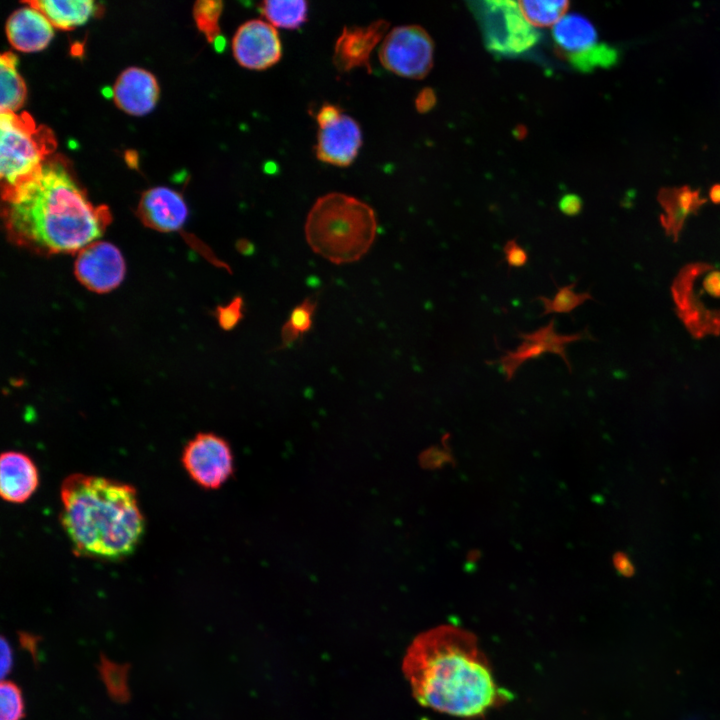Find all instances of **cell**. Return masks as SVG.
<instances>
[{
    "instance_id": "26",
    "label": "cell",
    "mask_w": 720,
    "mask_h": 720,
    "mask_svg": "<svg viewBox=\"0 0 720 720\" xmlns=\"http://www.w3.org/2000/svg\"><path fill=\"white\" fill-rule=\"evenodd\" d=\"M503 352L505 353L497 361L489 362V364L499 363L506 380L510 381L522 364L539 358L546 350L537 342L523 339V342L515 350H505Z\"/></svg>"
},
{
    "instance_id": "13",
    "label": "cell",
    "mask_w": 720,
    "mask_h": 720,
    "mask_svg": "<svg viewBox=\"0 0 720 720\" xmlns=\"http://www.w3.org/2000/svg\"><path fill=\"white\" fill-rule=\"evenodd\" d=\"M388 29L389 23L384 19L366 26L344 27L334 46L333 64L336 69L343 73L361 67L370 73L371 54L383 41Z\"/></svg>"
},
{
    "instance_id": "30",
    "label": "cell",
    "mask_w": 720,
    "mask_h": 720,
    "mask_svg": "<svg viewBox=\"0 0 720 720\" xmlns=\"http://www.w3.org/2000/svg\"><path fill=\"white\" fill-rule=\"evenodd\" d=\"M244 300L237 295L227 305L216 308V318L220 327L226 331L235 328L243 318Z\"/></svg>"
},
{
    "instance_id": "22",
    "label": "cell",
    "mask_w": 720,
    "mask_h": 720,
    "mask_svg": "<svg viewBox=\"0 0 720 720\" xmlns=\"http://www.w3.org/2000/svg\"><path fill=\"white\" fill-rule=\"evenodd\" d=\"M518 337L530 341H534L539 343L544 347L546 352L555 354L562 358L566 366L568 367L569 372L572 371L571 364L569 362V359L567 357L566 353V347L568 344L584 339H592L591 335L588 333L587 329L584 331L574 333V334H558L555 331V319L552 318L551 321L546 325L542 326L539 329L530 332V333H523L518 332Z\"/></svg>"
},
{
    "instance_id": "32",
    "label": "cell",
    "mask_w": 720,
    "mask_h": 720,
    "mask_svg": "<svg viewBox=\"0 0 720 720\" xmlns=\"http://www.w3.org/2000/svg\"><path fill=\"white\" fill-rule=\"evenodd\" d=\"M343 114L342 109L335 104L325 103L323 104L316 114V122L318 128L327 125L336 118Z\"/></svg>"
},
{
    "instance_id": "24",
    "label": "cell",
    "mask_w": 720,
    "mask_h": 720,
    "mask_svg": "<svg viewBox=\"0 0 720 720\" xmlns=\"http://www.w3.org/2000/svg\"><path fill=\"white\" fill-rule=\"evenodd\" d=\"M519 9L532 26L545 27L555 25L569 7L568 1H518Z\"/></svg>"
},
{
    "instance_id": "19",
    "label": "cell",
    "mask_w": 720,
    "mask_h": 720,
    "mask_svg": "<svg viewBox=\"0 0 720 720\" xmlns=\"http://www.w3.org/2000/svg\"><path fill=\"white\" fill-rule=\"evenodd\" d=\"M39 10L61 30H72L97 15L100 7L92 0H30L23 2Z\"/></svg>"
},
{
    "instance_id": "12",
    "label": "cell",
    "mask_w": 720,
    "mask_h": 720,
    "mask_svg": "<svg viewBox=\"0 0 720 720\" xmlns=\"http://www.w3.org/2000/svg\"><path fill=\"white\" fill-rule=\"evenodd\" d=\"M707 269H711V266L703 263L687 265L679 273L672 286L679 318L691 334L697 338L707 334L719 335L720 333V310L706 309L693 296L694 279Z\"/></svg>"
},
{
    "instance_id": "7",
    "label": "cell",
    "mask_w": 720,
    "mask_h": 720,
    "mask_svg": "<svg viewBox=\"0 0 720 720\" xmlns=\"http://www.w3.org/2000/svg\"><path fill=\"white\" fill-rule=\"evenodd\" d=\"M552 36L558 54L580 71L607 67L616 60L615 49L600 43L595 26L578 13L564 15L554 25Z\"/></svg>"
},
{
    "instance_id": "8",
    "label": "cell",
    "mask_w": 720,
    "mask_h": 720,
    "mask_svg": "<svg viewBox=\"0 0 720 720\" xmlns=\"http://www.w3.org/2000/svg\"><path fill=\"white\" fill-rule=\"evenodd\" d=\"M182 463L190 478L207 490L222 487L235 472L229 442L212 432L198 433L185 445Z\"/></svg>"
},
{
    "instance_id": "11",
    "label": "cell",
    "mask_w": 720,
    "mask_h": 720,
    "mask_svg": "<svg viewBox=\"0 0 720 720\" xmlns=\"http://www.w3.org/2000/svg\"><path fill=\"white\" fill-rule=\"evenodd\" d=\"M231 46L237 63L249 70H266L282 57V43L276 27L261 19L241 24Z\"/></svg>"
},
{
    "instance_id": "4",
    "label": "cell",
    "mask_w": 720,
    "mask_h": 720,
    "mask_svg": "<svg viewBox=\"0 0 720 720\" xmlns=\"http://www.w3.org/2000/svg\"><path fill=\"white\" fill-rule=\"evenodd\" d=\"M377 233L372 207L347 194L332 192L318 198L305 222L310 248L334 264L361 259Z\"/></svg>"
},
{
    "instance_id": "2",
    "label": "cell",
    "mask_w": 720,
    "mask_h": 720,
    "mask_svg": "<svg viewBox=\"0 0 720 720\" xmlns=\"http://www.w3.org/2000/svg\"><path fill=\"white\" fill-rule=\"evenodd\" d=\"M2 219L11 243L49 257L77 254L98 241L112 216L108 207L92 204L61 162L50 161L2 188Z\"/></svg>"
},
{
    "instance_id": "1",
    "label": "cell",
    "mask_w": 720,
    "mask_h": 720,
    "mask_svg": "<svg viewBox=\"0 0 720 720\" xmlns=\"http://www.w3.org/2000/svg\"><path fill=\"white\" fill-rule=\"evenodd\" d=\"M402 672L418 704L462 719H477L513 699L501 686L476 635L442 624L408 646Z\"/></svg>"
},
{
    "instance_id": "35",
    "label": "cell",
    "mask_w": 720,
    "mask_h": 720,
    "mask_svg": "<svg viewBox=\"0 0 720 720\" xmlns=\"http://www.w3.org/2000/svg\"><path fill=\"white\" fill-rule=\"evenodd\" d=\"M559 209L567 216H576L582 209V201L575 194H566L559 201Z\"/></svg>"
},
{
    "instance_id": "20",
    "label": "cell",
    "mask_w": 720,
    "mask_h": 720,
    "mask_svg": "<svg viewBox=\"0 0 720 720\" xmlns=\"http://www.w3.org/2000/svg\"><path fill=\"white\" fill-rule=\"evenodd\" d=\"M18 58L11 51L4 52L0 58L1 112L16 113L24 104L27 96L26 84L18 69Z\"/></svg>"
},
{
    "instance_id": "29",
    "label": "cell",
    "mask_w": 720,
    "mask_h": 720,
    "mask_svg": "<svg viewBox=\"0 0 720 720\" xmlns=\"http://www.w3.org/2000/svg\"><path fill=\"white\" fill-rule=\"evenodd\" d=\"M316 305L313 297H307L293 308L286 323L300 336L305 334L312 327Z\"/></svg>"
},
{
    "instance_id": "21",
    "label": "cell",
    "mask_w": 720,
    "mask_h": 720,
    "mask_svg": "<svg viewBox=\"0 0 720 720\" xmlns=\"http://www.w3.org/2000/svg\"><path fill=\"white\" fill-rule=\"evenodd\" d=\"M308 2L303 0H265L258 10L274 27L297 29L307 21Z\"/></svg>"
},
{
    "instance_id": "17",
    "label": "cell",
    "mask_w": 720,
    "mask_h": 720,
    "mask_svg": "<svg viewBox=\"0 0 720 720\" xmlns=\"http://www.w3.org/2000/svg\"><path fill=\"white\" fill-rule=\"evenodd\" d=\"M53 28L39 10L26 4L10 14L5 32L13 48L31 53L41 51L49 45L54 36Z\"/></svg>"
},
{
    "instance_id": "9",
    "label": "cell",
    "mask_w": 720,
    "mask_h": 720,
    "mask_svg": "<svg viewBox=\"0 0 720 720\" xmlns=\"http://www.w3.org/2000/svg\"><path fill=\"white\" fill-rule=\"evenodd\" d=\"M488 47L503 54H518L533 47L538 32L522 15L518 2L486 1L479 9Z\"/></svg>"
},
{
    "instance_id": "37",
    "label": "cell",
    "mask_w": 720,
    "mask_h": 720,
    "mask_svg": "<svg viewBox=\"0 0 720 720\" xmlns=\"http://www.w3.org/2000/svg\"><path fill=\"white\" fill-rule=\"evenodd\" d=\"M237 250L243 254L250 256L255 252V246L247 239H239L236 243Z\"/></svg>"
},
{
    "instance_id": "5",
    "label": "cell",
    "mask_w": 720,
    "mask_h": 720,
    "mask_svg": "<svg viewBox=\"0 0 720 720\" xmlns=\"http://www.w3.org/2000/svg\"><path fill=\"white\" fill-rule=\"evenodd\" d=\"M0 175L2 188L31 177L55 149L52 131L36 125L27 113L1 112Z\"/></svg>"
},
{
    "instance_id": "3",
    "label": "cell",
    "mask_w": 720,
    "mask_h": 720,
    "mask_svg": "<svg viewBox=\"0 0 720 720\" xmlns=\"http://www.w3.org/2000/svg\"><path fill=\"white\" fill-rule=\"evenodd\" d=\"M60 498V521L74 554L116 561L135 551L145 519L133 486L75 473L64 479Z\"/></svg>"
},
{
    "instance_id": "14",
    "label": "cell",
    "mask_w": 720,
    "mask_h": 720,
    "mask_svg": "<svg viewBox=\"0 0 720 720\" xmlns=\"http://www.w3.org/2000/svg\"><path fill=\"white\" fill-rule=\"evenodd\" d=\"M362 146V131L358 122L341 114L327 125L318 128L315 153L327 164L347 167L356 159Z\"/></svg>"
},
{
    "instance_id": "10",
    "label": "cell",
    "mask_w": 720,
    "mask_h": 720,
    "mask_svg": "<svg viewBox=\"0 0 720 720\" xmlns=\"http://www.w3.org/2000/svg\"><path fill=\"white\" fill-rule=\"evenodd\" d=\"M126 272L125 260L112 243L95 241L77 253L74 273L77 280L88 290L107 293L116 289Z\"/></svg>"
},
{
    "instance_id": "34",
    "label": "cell",
    "mask_w": 720,
    "mask_h": 720,
    "mask_svg": "<svg viewBox=\"0 0 720 720\" xmlns=\"http://www.w3.org/2000/svg\"><path fill=\"white\" fill-rule=\"evenodd\" d=\"M0 654V674L2 680H5V677L10 673L13 665V654L9 642L4 637H2L0 641Z\"/></svg>"
},
{
    "instance_id": "33",
    "label": "cell",
    "mask_w": 720,
    "mask_h": 720,
    "mask_svg": "<svg viewBox=\"0 0 720 720\" xmlns=\"http://www.w3.org/2000/svg\"><path fill=\"white\" fill-rule=\"evenodd\" d=\"M436 94L432 88L422 89L415 99L416 110L420 113L429 112L436 104Z\"/></svg>"
},
{
    "instance_id": "18",
    "label": "cell",
    "mask_w": 720,
    "mask_h": 720,
    "mask_svg": "<svg viewBox=\"0 0 720 720\" xmlns=\"http://www.w3.org/2000/svg\"><path fill=\"white\" fill-rule=\"evenodd\" d=\"M38 470L32 459L18 451L2 453L0 460V493L10 503H23L36 491Z\"/></svg>"
},
{
    "instance_id": "23",
    "label": "cell",
    "mask_w": 720,
    "mask_h": 720,
    "mask_svg": "<svg viewBox=\"0 0 720 720\" xmlns=\"http://www.w3.org/2000/svg\"><path fill=\"white\" fill-rule=\"evenodd\" d=\"M222 11L223 2L219 0H200L193 7V18L198 30L209 43L215 45L216 49L224 47L219 26Z\"/></svg>"
},
{
    "instance_id": "27",
    "label": "cell",
    "mask_w": 720,
    "mask_h": 720,
    "mask_svg": "<svg viewBox=\"0 0 720 720\" xmlns=\"http://www.w3.org/2000/svg\"><path fill=\"white\" fill-rule=\"evenodd\" d=\"M127 665H118L101 657L100 674L110 696L119 702L127 701L129 691L127 687Z\"/></svg>"
},
{
    "instance_id": "36",
    "label": "cell",
    "mask_w": 720,
    "mask_h": 720,
    "mask_svg": "<svg viewBox=\"0 0 720 720\" xmlns=\"http://www.w3.org/2000/svg\"><path fill=\"white\" fill-rule=\"evenodd\" d=\"M703 288L710 296L720 298V271L709 272L704 278Z\"/></svg>"
},
{
    "instance_id": "25",
    "label": "cell",
    "mask_w": 720,
    "mask_h": 720,
    "mask_svg": "<svg viewBox=\"0 0 720 720\" xmlns=\"http://www.w3.org/2000/svg\"><path fill=\"white\" fill-rule=\"evenodd\" d=\"M553 282L556 285L554 280ZM576 284L577 282L565 286L556 285L557 292L552 299L545 296H538L536 299L541 301L544 307V311L540 316L551 313L569 314L587 300L593 299L589 292H575L574 287Z\"/></svg>"
},
{
    "instance_id": "28",
    "label": "cell",
    "mask_w": 720,
    "mask_h": 720,
    "mask_svg": "<svg viewBox=\"0 0 720 720\" xmlns=\"http://www.w3.org/2000/svg\"><path fill=\"white\" fill-rule=\"evenodd\" d=\"M24 717V701L19 687L2 680L0 686V720H21Z\"/></svg>"
},
{
    "instance_id": "15",
    "label": "cell",
    "mask_w": 720,
    "mask_h": 720,
    "mask_svg": "<svg viewBox=\"0 0 720 720\" xmlns=\"http://www.w3.org/2000/svg\"><path fill=\"white\" fill-rule=\"evenodd\" d=\"M136 214L141 222L159 232H175L182 228L188 217L184 198L177 191L157 186L144 191Z\"/></svg>"
},
{
    "instance_id": "6",
    "label": "cell",
    "mask_w": 720,
    "mask_h": 720,
    "mask_svg": "<svg viewBox=\"0 0 720 720\" xmlns=\"http://www.w3.org/2000/svg\"><path fill=\"white\" fill-rule=\"evenodd\" d=\"M433 54L431 37L418 25L393 28L384 37L378 53L386 70L411 79H421L429 73Z\"/></svg>"
},
{
    "instance_id": "31",
    "label": "cell",
    "mask_w": 720,
    "mask_h": 720,
    "mask_svg": "<svg viewBox=\"0 0 720 720\" xmlns=\"http://www.w3.org/2000/svg\"><path fill=\"white\" fill-rule=\"evenodd\" d=\"M503 253L509 269L523 267L527 264L529 259L527 251L518 245L516 238L510 239L506 242L503 247Z\"/></svg>"
},
{
    "instance_id": "16",
    "label": "cell",
    "mask_w": 720,
    "mask_h": 720,
    "mask_svg": "<svg viewBox=\"0 0 720 720\" xmlns=\"http://www.w3.org/2000/svg\"><path fill=\"white\" fill-rule=\"evenodd\" d=\"M160 88L156 77L146 69L129 67L117 77L112 98L116 106L132 116H143L156 106Z\"/></svg>"
}]
</instances>
